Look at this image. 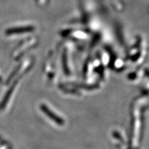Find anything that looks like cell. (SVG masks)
<instances>
[{"label":"cell","mask_w":149,"mask_h":149,"mask_svg":"<svg viewBox=\"0 0 149 149\" xmlns=\"http://www.w3.org/2000/svg\"><path fill=\"white\" fill-rule=\"evenodd\" d=\"M42 110H43V111L45 112L46 114L48 115V117H51L52 120H53L54 121H55V122H57V123H58L59 124H63V120H61V119L59 118V117H57V116H56V115H54L53 113H52L51 111H49V110H48L46 107L43 106V107H42Z\"/></svg>","instance_id":"1"},{"label":"cell","mask_w":149,"mask_h":149,"mask_svg":"<svg viewBox=\"0 0 149 149\" xmlns=\"http://www.w3.org/2000/svg\"><path fill=\"white\" fill-rule=\"evenodd\" d=\"M0 81H1V77H0Z\"/></svg>","instance_id":"2"}]
</instances>
